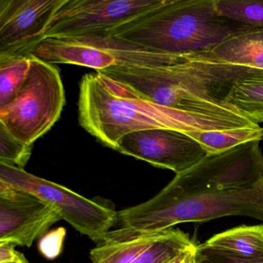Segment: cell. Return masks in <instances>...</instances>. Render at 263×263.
<instances>
[{
	"mask_svg": "<svg viewBox=\"0 0 263 263\" xmlns=\"http://www.w3.org/2000/svg\"><path fill=\"white\" fill-rule=\"evenodd\" d=\"M260 141L207 155L154 198L118 212L120 228L146 233L180 223L226 216L263 222V155Z\"/></svg>",
	"mask_w": 263,
	"mask_h": 263,
	"instance_id": "cell-1",
	"label": "cell"
},
{
	"mask_svg": "<svg viewBox=\"0 0 263 263\" xmlns=\"http://www.w3.org/2000/svg\"><path fill=\"white\" fill-rule=\"evenodd\" d=\"M78 114L81 127L115 151L124 136L141 130L167 129L187 133L258 126L241 114L200 115L163 107L128 84L99 72L87 73L81 79Z\"/></svg>",
	"mask_w": 263,
	"mask_h": 263,
	"instance_id": "cell-2",
	"label": "cell"
},
{
	"mask_svg": "<svg viewBox=\"0 0 263 263\" xmlns=\"http://www.w3.org/2000/svg\"><path fill=\"white\" fill-rule=\"evenodd\" d=\"M251 27L220 16L216 0H164L103 36L119 38L154 51L191 57Z\"/></svg>",
	"mask_w": 263,
	"mask_h": 263,
	"instance_id": "cell-3",
	"label": "cell"
},
{
	"mask_svg": "<svg viewBox=\"0 0 263 263\" xmlns=\"http://www.w3.org/2000/svg\"><path fill=\"white\" fill-rule=\"evenodd\" d=\"M252 70L191 60L166 67L97 72L128 84L163 107L200 115H232L240 113L224 104V98L234 80Z\"/></svg>",
	"mask_w": 263,
	"mask_h": 263,
	"instance_id": "cell-4",
	"label": "cell"
},
{
	"mask_svg": "<svg viewBox=\"0 0 263 263\" xmlns=\"http://www.w3.org/2000/svg\"><path fill=\"white\" fill-rule=\"evenodd\" d=\"M50 64H73L97 71L120 67H159L191 61L119 38L98 34L72 38H46L31 53Z\"/></svg>",
	"mask_w": 263,
	"mask_h": 263,
	"instance_id": "cell-5",
	"label": "cell"
},
{
	"mask_svg": "<svg viewBox=\"0 0 263 263\" xmlns=\"http://www.w3.org/2000/svg\"><path fill=\"white\" fill-rule=\"evenodd\" d=\"M28 77L16 98L0 108V124L27 144L44 136L61 118L65 92L58 67L30 55Z\"/></svg>",
	"mask_w": 263,
	"mask_h": 263,
	"instance_id": "cell-6",
	"label": "cell"
},
{
	"mask_svg": "<svg viewBox=\"0 0 263 263\" xmlns=\"http://www.w3.org/2000/svg\"><path fill=\"white\" fill-rule=\"evenodd\" d=\"M0 182L36 195L56 209L72 227L97 242L118 221V212L110 203L88 199L24 169L0 164Z\"/></svg>",
	"mask_w": 263,
	"mask_h": 263,
	"instance_id": "cell-7",
	"label": "cell"
},
{
	"mask_svg": "<svg viewBox=\"0 0 263 263\" xmlns=\"http://www.w3.org/2000/svg\"><path fill=\"white\" fill-rule=\"evenodd\" d=\"M164 0H65L46 38L103 34L161 5Z\"/></svg>",
	"mask_w": 263,
	"mask_h": 263,
	"instance_id": "cell-8",
	"label": "cell"
},
{
	"mask_svg": "<svg viewBox=\"0 0 263 263\" xmlns=\"http://www.w3.org/2000/svg\"><path fill=\"white\" fill-rule=\"evenodd\" d=\"M65 0H0V55L30 56Z\"/></svg>",
	"mask_w": 263,
	"mask_h": 263,
	"instance_id": "cell-9",
	"label": "cell"
},
{
	"mask_svg": "<svg viewBox=\"0 0 263 263\" xmlns=\"http://www.w3.org/2000/svg\"><path fill=\"white\" fill-rule=\"evenodd\" d=\"M117 152L142 160L177 175L189 170L207 155L193 138L183 132L152 129L134 132L120 141Z\"/></svg>",
	"mask_w": 263,
	"mask_h": 263,
	"instance_id": "cell-10",
	"label": "cell"
},
{
	"mask_svg": "<svg viewBox=\"0 0 263 263\" xmlns=\"http://www.w3.org/2000/svg\"><path fill=\"white\" fill-rule=\"evenodd\" d=\"M61 219L56 209L36 195L0 182V242L30 247Z\"/></svg>",
	"mask_w": 263,
	"mask_h": 263,
	"instance_id": "cell-11",
	"label": "cell"
},
{
	"mask_svg": "<svg viewBox=\"0 0 263 263\" xmlns=\"http://www.w3.org/2000/svg\"><path fill=\"white\" fill-rule=\"evenodd\" d=\"M190 59L263 71V28L238 32Z\"/></svg>",
	"mask_w": 263,
	"mask_h": 263,
	"instance_id": "cell-12",
	"label": "cell"
},
{
	"mask_svg": "<svg viewBox=\"0 0 263 263\" xmlns=\"http://www.w3.org/2000/svg\"><path fill=\"white\" fill-rule=\"evenodd\" d=\"M162 232L146 233L123 228L109 231L90 251V259L93 263H134Z\"/></svg>",
	"mask_w": 263,
	"mask_h": 263,
	"instance_id": "cell-13",
	"label": "cell"
},
{
	"mask_svg": "<svg viewBox=\"0 0 263 263\" xmlns=\"http://www.w3.org/2000/svg\"><path fill=\"white\" fill-rule=\"evenodd\" d=\"M224 103L252 122L263 123L262 70H252L235 78Z\"/></svg>",
	"mask_w": 263,
	"mask_h": 263,
	"instance_id": "cell-14",
	"label": "cell"
},
{
	"mask_svg": "<svg viewBox=\"0 0 263 263\" xmlns=\"http://www.w3.org/2000/svg\"><path fill=\"white\" fill-rule=\"evenodd\" d=\"M229 255L248 259L263 258V224L241 226L213 235L204 242Z\"/></svg>",
	"mask_w": 263,
	"mask_h": 263,
	"instance_id": "cell-15",
	"label": "cell"
},
{
	"mask_svg": "<svg viewBox=\"0 0 263 263\" xmlns=\"http://www.w3.org/2000/svg\"><path fill=\"white\" fill-rule=\"evenodd\" d=\"M205 151L207 155L221 153L237 146L263 139V128L253 127L187 132Z\"/></svg>",
	"mask_w": 263,
	"mask_h": 263,
	"instance_id": "cell-16",
	"label": "cell"
},
{
	"mask_svg": "<svg viewBox=\"0 0 263 263\" xmlns=\"http://www.w3.org/2000/svg\"><path fill=\"white\" fill-rule=\"evenodd\" d=\"M30 65V56L0 55V108L16 98L28 77Z\"/></svg>",
	"mask_w": 263,
	"mask_h": 263,
	"instance_id": "cell-17",
	"label": "cell"
},
{
	"mask_svg": "<svg viewBox=\"0 0 263 263\" xmlns=\"http://www.w3.org/2000/svg\"><path fill=\"white\" fill-rule=\"evenodd\" d=\"M193 241L179 229L164 231L134 263H166Z\"/></svg>",
	"mask_w": 263,
	"mask_h": 263,
	"instance_id": "cell-18",
	"label": "cell"
},
{
	"mask_svg": "<svg viewBox=\"0 0 263 263\" xmlns=\"http://www.w3.org/2000/svg\"><path fill=\"white\" fill-rule=\"evenodd\" d=\"M220 16L251 28H263V0H216Z\"/></svg>",
	"mask_w": 263,
	"mask_h": 263,
	"instance_id": "cell-19",
	"label": "cell"
},
{
	"mask_svg": "<svg viewBox=\"0 0 263 263\" xmlns=\"http://www.w3.org/2000/svg\"><path fill=\"white\" fill-rule=\"evenodd\" d=\"M33 144H27L13 137L0 124V164L24 169L30 160Z\"/></svg>",
	"mask_w": 263,
	"mask_h": 263,
	"instance_id": "cell-20",
	"label": "cell"
},
{
	"mask_svg": "<svg viewBox=\"0 0 263 263\" xmlns=\"http://www.w3.org/2000/svg\"><path fill=\"white\" fill-rule=\"evenodd\" d=\"M196 263H263V258L257 259L239 258L202 243L197 245Z\"/></svg>",
	"mask_w": 263,
	"mask_h": 263,
	"instance_id": "cell-21",
	"label": "cell"
},
{
	"mask_svg": "<svg viewBox=\"0 0 263 263\" xmlns=\"http://www.w3.org/2000/svg\"><path fill=\"white\" fill-rule=\"evenodd\" d=\"M66 235V229L59 228L47 232L42 237L39 243V249L43 255L49 259H53L61 254L63 243Z\"/></svg>",
	"mask_w": 263,
	"mask_h": 263,
	"instance_id": "cell-22",
	"label": "cell"
},
{
	"mask_svg": "<svg viewBox=\"0 0 263 263\" xmlns=\"http://www.w3.org/2000/svg\"><path fill=\"white\" fill-rule=\"evenodd\" d=\"M197 245L192 242L166 263H196Z\"/></svg>",
	"mask_w": 263,
	"mask_h": 263,
	"instance_id": "cell-23",
	"label": "cell"
},
{
	"mask_svg": "<svg viewBox=\"0 0 263 263\" xmlns=\"http://www.w3.org/2000/svg\"><path fill=\"white\" fill-rule=\"evenodd\" d=\"M16 245L10 242H0V263L15 259L20 252L15 249Z\"/></svg>",
	"mask_w": 263,
	"mask_h": 263,
	"instance_id": "cell-24",
	"label": "cell"
},
{
	"mask_svg": "<svg viewBox=\"0 0 263 263\" xmlns=\"http://www.w3.org/2000/svg\"><path fill=\"white\" fill-rule=\"evenodd\" d=\"M4 263H29V261L24 254L21 253V252H19V254H18L17 256H16V258H15V259Z\"/></svg>",
	"mask_w": 263,
	"mask_h": 263,
	"instance_id": "cell-25",
	"label": "cell"
}]
</instances>
